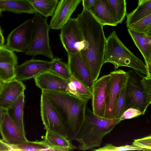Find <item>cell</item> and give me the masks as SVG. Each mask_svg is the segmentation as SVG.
I'll use <instances>...</instances> for the list:
<instances>
[{
    "instance_id": "1",
    "label": "cell",
    "mask_w": 151,
    "mask_h": 151,
    "mask_svg": "<svg viewBox=\"0 0 151 151\" xmlns=\"http://www.w3.org/2000/svg\"><path fill=\"white\" fill-rule=\"evenodd\" d=\"M77 16L84 45L80 52L94 82L98 79L104 64L106 38L104 26L86 9L83 8Z\"/></svg>"
},
{
    "instance_id": "2",
    "label": "cell",
    "mask_w": 151,
    "mask_h": 151,
    "mask_svg": "<svg viewBox=\"0 0 151 151\" xmlns=\"http://www.w3.org/2000/svg\"><path fill=\"white\" fill-rule=\"evenodd\" d=\"M55 109L62 120L68 139L75 140L85 119L88 101L67 92L42 90Z\"/></svg>"
},
{
    "instance_id": "3",
    "label": "cell",
    "mask_w": 151,
    "mask_h": 151,
    "mask_svg": "<svg viewBox=\"0 0 151 151\" xmlns=\"http://www.w3.org/2000/svg\"><path fill=\"white\" fill-rule=\"evenodd\" d=\"M121 121L99 116L87 106L84 122L76 139L80 144L78 149L86 150L100 147L104 137Z\"/></svg>"
},
{
    "instance_id": "4",
    "label": "cell",
    "mask_w": 151,
    "mask_h": 151,
    "mask_svg": "<svg viewBox=\"0 0 151 151\" xmlns=\"http://www.w3.org/2000/svg\"><path fill=\"white\" fill-rule=\"evenodd\" d=\"M106 63L113 64L115 70L120 67L125 66L147 74L145 64L124 44L115 31L106 38L104 63Z\"/></svg>"
},
{
    "instance_id": "5",
    "label": "cell",
    "mask_w": 151,
    "mask_h": 151,
    "mask_svg": "<svg viewBox=\"0 0 151 151\" xmlns=\"http://www.w3.org/2000/svg\"><path fill=\"white\" fill-rule=\"evenodd\" d=\"M34 14L30 44L25 54L34 56L41 55L52 60L54 57L50 45V28L46 19L37 12Z\"/></svg>"
},
{
    "instance_id": "6",
    "label": "cell",
    "mask_w": 151,
    "mask_h": 151,
    "mask_svg": "<svg viewBox=\"0 0 151 151\" xmlns=\"http://www.w3.org/2000/svg\"><path fill=\"white\" fill-rule=\"evenodd\" d=\"M127 73L126 110L129 108H135L141 111L144 115L147 107L142 84L143 76L133 69L129 70Z\"/></svg>"
},
{
    "instance_id": "7",
    "label": "cell",
    "mask_w": 151,
    "mask_h": 151,
    "mask_svg": "<svg viewBox=\"0 0 151 151\" xmlns=\"http://www.w3.org/2000/svg\"><path fill=\"white\" fill-rule=\"evenodd\" d=\"M110 77L107 86V96L104 118H114L116 101L123 87L126 85L127 78V72L122 70L111 72Z\"/></svg>"
},
{
    "instance_id": "8",
    "label": "cell",
    "mask_w": 151,
    "mask_h": 151,
    "mask_svg": "<svg viewBox=\"0 0 151 151\" xmlns=\"http://www.w3.org/2000/svg\"><path fill=\"white\" fill-rule=\"evenodd\" d=\"M59 36L67 53H76L84 47V41L77 18H70L61 29Z\"/></svg>"
},
{
    "instance_id": "9",
    "label": "cell",
    "mask_w": 151,
    "mask_h": 151,
    "mask_svg": "<svg viewBox=\"0 0 151 151\" xmlns=\"http://www.w3.org/2000/svg\"><path fill=\"white\" fill-rule=\"evenodd\" d=\"M33 26L32 19L15 28L8 36L4 47L13 52H25L30 44Z\"/></svg>"
},
{
    "instance_id": "10",
    "label": "cell",
    "mask_w": 151,
    "mask_h": 151,
    "mask_svg": "<svg viewBox=\"0 0 151 151\" xmlns=\"http://www.w3.org/2000/svg\"><path fill=\"white\" fill-rule=\"evenodd\" d=\"M40 107L42 119L46 130L67 138L66 132L60 116L47 96L42 93Z\"/></svg>"
},
{
    "instance_id": "11",
    "label": "cell",
    "mask_w": 151,
    "mask_h": 151,
    "mask_svg": "<svg viewBox=\"0 0 151 151\" xmlns=\"http://www.w3.org/2000/svg\"><path fill=\"white\" fill-rule=\"evenodd\" d=\"M67 54V64L72 77L82 83L92 92L94 82L80 52Z\"/></svg>"
},
{
    "instance_id": "12",
    "label": "cell",
    "mask_w": 151,
    "mask_h": 151,
    "mask_svg": "<svg viewBox=\"0 0 151 151\" xmlns=\"http://www.w3.org/2000/svg\"><path fill=\"white\" fill-rule=\"evenodd\" d=\"M110 74L105 75L94 82L92 91V111L96 115L104 117L107 96V86Z\"/></svg>"
},
{
    "instance_id": "13",
    "label": "cell",
    "mask_w": 151,
    "mask_h": 151,
    "mask_svg": "<svg viewBox=\"0 0 151 151\" xmlns=\"http://www.w3.org/2000/svg\"><path fill=\"white\" fill-rule=\"evenodd\" d=\"M82 0H60L49 25L50 29H61L70 18Z\"/></svg>"
},
{
    "instance_id": "14",
    "label": "cell",
    "mask_w": 151,
    "mask_h": 151,
    "mask_svg": "<svg viewBox=\"0 0 151 151\" xmlns=\"http://www.w3.org/2000/svg\"><path fill=\"white\" fill-rule=\"evenodd\" d=\"M50 62L31 59L17 65L15 68L16 78L22 81L34 78L45 71L49 70Z\"/></svg>"
},
{
    "instance_id": "15",
    "label": "cell",
    "mask_w": 151,
    "mask_h": 151,
    "mask_svg": "<svg viewBox=\"0 0 151 151\" xmlns=\"http://www.w3.org/2000/svg\"><path fill=\"white\" fill-rule=\"evenodd\" d=\"M36 85L42 90L67 92L70 80L64 78L50 70L44 72L34 78Z\"/></svg>"
},
{
    "instance_id": "16",
    "label": "cell",
    "mask_w": 151,
    "mask_h": 151,
    "mask_svg": "<svg viewBox=\"0 0 151 151\" xmlns=\"http://www.w3.org/2000/svg\"><path fill=\"white\" fill-rule=\"evenodd\" d=\"M26 88L23 82L16 78L5 82L0 92V107L6 109Z\"/></svg>"
},
{
    "instance_id": "17",
    "label": "cell",
    "mask_w": 151,
    "mask_h": 151,
    "mask_svg": "<svg viewBox=\"0 0 151 151\" xmlns=\"http://www.w3.org/2000/svg\"><path fill=\"white\" fill-rule=\"evenodd\" d=\"M0 133L2 140L9 145H16L28 141L12 121L6 111L0 125Z\"/></svg>"
},
{
    "instance_id": "18",
    "label": "cell",
    "mask_w": 151,
    "mask_h": 151,
    "mask_svg": "<svg viewBox=\"0 0 151 151\" xmlns=\"http://www.w3.org/2000/svg\"><path fill=\"white\" fill-rule=\"evenodd\" d=\"M17 60L13 51L8 50L0 55V78L4 82L16 78Z\"/></svg>"
},
{
    "instance_id": "19",
    "label": "cell",
    "mask_w": 151,
    "mask_h": 151,
    "mask_svg": "<svg viewBox=\"0 0 151 151\" xmlns=\"http://www.w3.org/2000/svg\"><path fill=\"white\" fill-rule=\"evenodd\" d=\"M89 11L104 26L117 25L107 0H96L94 6Z\"/></svg>"
},
{
    "instance_id": "20",
    "label": "cell",
    "mask_w": 151,
    "mask_h": 151,
    "mask_svg": "<svg viewBox=\"0 0 151 151\" xmlns=\"http://www.w3.org/2000/svg\"><path fill=\"white\" fill-rule=\"evenodd\" d=\"M24 99L25 95L23 92L5 111L21 132L25 135L26 133L23 120Z\"/></svg>"
},
{
    "instance_id": "21",
    "label": "cell",
    "mask_w": 151,
    "mask_h": 151,
    "mask_svg": "<svg viewBox=\"0 0 151 151\" xmlns=\"http://www.w3.org/2000/svg\"><path fill=\"white\" fill-rule=\"evenodd\" d=\"M128 32L142 55L147 65L151 60V36L128 29Z\"/></svg>"
},
{
    "instance_id": "22",
    "label": "cell",
    "mask_w": 151,
    "mask_h": 151,
    "mask_svg": "<svg viewBox=\"0 0 151 151\" xmlns=\"http://www.w3.org/2000/svg\"><path fill=\"white\" fill-rule=\"evenodd\" d=\"M0 9L16 14L37 12L27 0H0Z\"/></svg>"
},
{
    "instance_id": "23",
    "label": "cell",
    "mask_w": 151,
    "mask_h": 151,
    "mask_svg": "<svg viewBox=\"0 0 151 151\" xmlns=\"http://www.w3.org/2000/svg\"><path fill=\"white\" fill-rule=\"evenodd\" d=\"M44 140L50 147L58 148L63 151L71 150L76 148L66 138L47 130H46Z\"/></svg>"
},
{
    "instance_id": "24",
    "label": "cell",
    "mask_w": 151,
    "mask_h": 151,
    "mask_svg": "<svg viewBox=\"0 0 151 151\" xmlns=\"http://www.w3.org/2000/svg\"><path fill=\"white\" fill-rule=\"evenodd\" d=\"M37 12L45 18L53 15L58 0H27Z\"/></svg>"
},
{
    "instance_id": "25",
    "label": "cell",
    "mask_w": 151,
    "mask_h": 151,
    "mask_svg": "<svg viewBox=\"0 0 151 151\" xmlns=\"http://www.w3.org/2000/svg\"><path fill=\"white\" fill-rule=\"evenodd\" d=\"M150 14H151V0L138 5L133 11L126 14L127 27Z\"/></svg>"
},
{
    "instance_id": "26",
    "label": "cell",
    "mask_w": 151,
    "mask_h": 151,
    "mask_svg": "<svg viewBox=\"0 0 151 151\" xmlns=\"http://www.w3.org/2000/svg\"><path fill=\"white\" fill-rule=\"evenodd\" d=\"M107 0L116 24H121L127 14L126 0Z\"/></svg>"
},
{
    "instance_id": "27",
    "label": "cell",
    "mask_w": 151,
    "mask_h": 151,
    "mask_svg": "<svg viewBox=\"0 0 151 151\" xmlns=\"http://www.w3.org/2000/svg\"><path fill=\"white\" fill-rule=\"evenodd\" d=\"M9 145L11 151H45L50 147L45 140L34 142L28 140L18 144Z\"/></svg>"
},
{
    "instance_id": "28",
    "label": "cell",
    "mask_w": 151,
    "mask_h": 151,
    "mask_svg": "<svg viewBox=\"0 0 151 151\" xmlns=\"http://www.w3.org/2000/svg\"><path fill=\"white\" fill-rule=\"evenodd\" d=\"M49 70L66 79L72 78L68 64L57 57L51 60Z\"/></svg>"
},
{
    "instance_id": "29",
    "label": "cell",
    "mask_w": 151,
    "mask_h": 151,
    "mask_svg": "<svg viewBox=\"0 0 151 151\" xmlns=\"http://www.w3.org/2000/svg\"><path fill=\"white\" fill-rule=\"evenodd\" d=\"M128 29L151 36V14L131 25Z\"/></svg>"
},
{
    "instance_id": "30",
    "label": "cell",
    "mask_w": 151,
    "mask_h": 151,
    "mask_svg": "<svg viewBox=\"0 0 151 151\" xmlns=\"http://www.w3.org/2000/svg\"><path fill=\"white\" fill-rule=\"evenodd\" d=\"M126 84L121 90L116 101L114 112L116 118L119 119L126 110Z\"/></svg>"
},
{
    "instance_id": "31",
    "label": "cell",
    "mask_w": 151,
    "mask_h": 151,
    "mask_svg": "<svg viewBox=\"0 0 151 151\" xmlns=\"http://www.w3.org/2000/svg\"><path fill=\"white\" fill-rule=\"evenodd\" d=\"M92 150L94 151H121L131 150L143 151L142 148L133 145L116 146L111 144H106L103 147L97 149H93Z\"/></svg>"
},
{
    "instance_id": "32",
    "label": "cell",
    "mask_w": 151,
    "mask_h": 151,
    "mask_svg": "<svg viewBox=\"0 0 151 151\" xmlns=\"http://www.w3.org/2000/svg\"><path fill=\"white\" fill-rule=\"evenodd\" d=\"M71 80L75 84L78 97L88 101L91 99L92 92L84 84L72 77Z\"/></svg>"
},
{
    "instance_id": "33",
    "label": "cell",
    "mask_w": 151,
    "mask_h": 151,
    "mask_svg": "<svg viewBox=\"0 0 151 151\" xmlns=\"http://www.w3.org/2000/svg\"><path fill=\"white\" fill-rule=\"evenodd\" d=\"M142 84L146 105L148 107L151 103V78L143 76Z\"/></svg>"
},
{
    "instance_id": "34",
    "label": "cell",
    "mask_w": 151,
    "mask_h": 151,
    "mask_svg": "<svg viewBox=\"0 0 151 151\" xmlns=\"http://www.w3.org/2000/svg\"><path fill=\"white\" fill-rule=\"evenodd\" d=\"M132 145L142 148L143 151H151V134L142 138L134 139Z\"/></svg>"
},
{
    "instance_id": "35",
    "label": "cell",
    "mask_w": 151,
    "mask_h": 151,
    "mask_svg": "<svg viewBox=\"0 0 151 151\" xmlns=\"http://www.w3.org/2000/svg\"><path fill=\"white\" fill-rule=\"evenodd\" d=\"M142 115V112L134 108H129L125 111L119 118L121 121L131 119Z\"/></svg>"
},
{
    "instance_id": "36",
    "label": "cell",
    "mask_w": 151,
    "mask_h": 151,
    "mask_svg": "<svg viewBox=\"0 0 151 151\" xmlns=\"http://www.w3.org/2000/svg\"><path fill=\"white\" fill-rule=\"evenodd\" d=\"M96 1V0H82L83 8L89 10L94 6Z\"/></svg>"
},
{
    "instance_id": "37",
    "label": "cell",
    "mask_w": 151,
    "mask_h": 151,
    "mask_svg": "<svg viewBox=\"0 0 151 151\" xmlns=\"http://www.w3.org/2000/svg\"><path fill=\"white\" fill-rule=\"evenodd\" d=\"M11 151L9 145L0 139V151Z\"/></svg>"
},
{
    "instance_id": "38",
    "label": "cell",
    "mask_w": 151,
    "mask_h": 151,
    "mask_svg": "<svg viewBox=\"0 0 151 151\" xmlns=\"http://www.w3.org/2000/svg\"><path fill=\"white\" fill-rule=\"evenodd\" d=\"M146 76L148 78H151V60L150 61L148 64L146 65Z\"/></svg>"
},
{
    "instance_id": "39",
    "label": "cell",
    "mask_w": 151,
    "mask_h": 151,
    "mask_svg": "<svg viewBox=\"0 0 151 151\" xmlns=\"http://www.w3.org/2000/svg\"><path fill=\"white\" fill-rule=\"evenodd\" d=\"M4 40L3 35L0 27V47H4Z\"/></svg>"
},
{
    "instance_id": "40",
    "label": "cell",
    "mask_w": 151,
    "mask_h": 151,
    "mask_svg": "<svg viewBox=\"0 0 151 151\" xmlns=\"http://www.w3.org/2000/svg\"><path fill=\"white\" fill-rule=\"evenodd\" d=\"M5 110L0 107V125L1 123L3 115Z\"/></svg>"
},
{
    "instance_id": "41",
    "label": "cell",
    "mask_w": 151,
    "mask_h": 151,
    "mask_svg": "<svg viewBox=\"0 0 151 151\" xmlns=\"http://www.w3.org/2000/svg\"><path fill=\"white\" fill-rule=\"evenodd\" d=\"M5 82L0 78V92L1 91Z\"/></svg>"
},
{
    "instance_id": "42",
    "label": "cell",
    "mask_w": 151,
    "mask_h": 151,
    "mask_svg": "<svg viewBox=\"0 0 151 151\" xmlns=\"http://www.w3.org/2000/svg\"><path fill=\"white\" fill-rule=\"evenodd\" d=\"M151 0H138V5H139L142 3Z\"/></svg>"
},
{
    "instance_id": "43",
    "label": "cell",
    "mask_w": 151,
    "mask_h": 151,
    "mask_svg": "<svg viewBox=\"0 0 151 151\" xmlns=\"http://www.w3.org/2000/svg\"><path fill=\"white\" fill-rule=\"evenodd\" d=\"M7 49L4 47L3 48L0 47V55L4 52Z\"/></svg>"
},
{
    "instance_id": "44",
    "label": "cell",
    "mask_w": 151,
    "mask_h": 151,
    "mask_svg": "<svg viewBox=\"0 0 151 151\" xmlns=\"http://www.w3.org/2000/svg\"><path fill=\"white\" fill-rule=\"evenodd\" d=\"M2 12V11L0 9V15L1 14V12Z\"/></svg>"
}]
</instances>
